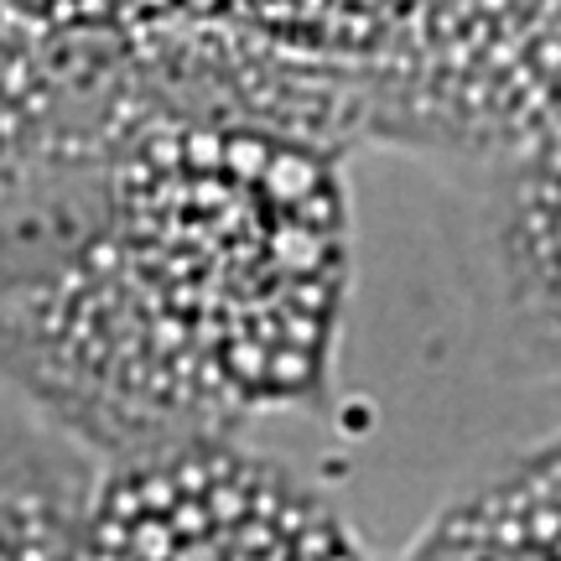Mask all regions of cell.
<instances>
[{
    "label": "cell",
    "instance_id": "6da1fadb",
    "mask_svg": "<svg viewBox=\"0 0 561 561\" xmlns=\"http://www.w3.org/2000/svg\"><path fill=\"white\" fill-rule=\"evenodd\" d=\"M79 561H369L318 489L240 447L187 437L100 462Z\"/></svg>",
    "mask_w": 561,
    "mask_h": 561
},
{
    "label": "cell",
    "instance_id": "7a4b0ae2",
    "mask_svg": "<svg viewBox=\"0 0 561 561\" xmlns=\"http://www.w3.org/2000/svg\"><path fill=\"white\" fill-rule=\"evenodd\" d=\"M468 178L473 307L510 369L561 380V130Z\"/></svg>",
    "mask_w": 561,
    "mask_h": 561
},
{
    "label": "cell",
    "instance_id": "3957f363",
    "mask_svg": "<svg viewBox=\"0 0 561 561\" xmlns=\"http://www.w3.org/2000/svg\"><path fill=\"white\" fill-rule=\"evenodd\" d=\"M405 561H561V442L447 510Z\"/></svg>",
    "mask_w": 561,
    "mask_h": 561
},
{
    "label": "cell",
    "instance_id": "277c9868",
    "mask_svg": "<svg viewBox=\"0 0 561 561\" xmlns=\"http://www.w3.org/2000/svg\"><path fill=\"white\" fill-rule=\"evenodd\" d=\"M5 405H11V401H5V396H0V416H5Z\"/></svg>",
    "mask_w": 561,
    "mask_h": 561
}]
</instances>
